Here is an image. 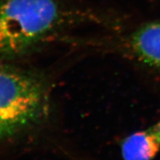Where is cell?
Masks as SVG:
<instances>
[{
	"mask_svg": "<svg viewBox=\"0 0 160 160\" xmlns=\"http://www.w3.org/2000/svg\"><path fill=\"white\" fill-rule=\"evenodd\" d=\"M49 111V92L43 80L0 64V140L39 124Z\"/></svg>",
	"mask_w": 160,
	"mask_h": 160,
	"instance_id": "7a4b0ae2",
	"label": "cell"
},
{
	"mask_svg": "<svg viewBox=\"0 0 160 160\" xmlns=\"http://www.w3.org/2000/svg\"><path fill=\"white\" fill-rule=\"evenodd\" d=\"M160 150V120L130 134L121 143L123 160H153Z\"/></svg>",
	"mask_w": 160,
	"mask_h": 160,
	"instance_id": "3957f363",
	"label": "cell"
},
{
	"mask_svg": "<svg viewBox=\"0 0 160 160\" xmlns=\"http://www.w3.org/2000/svg\"><path fill=\"white\" fill-rule=\"evenodd\" d=\"M61 20L57 0H0V58L25 55Z\"/></svg>",
	"mask_w": 160,
	"mask_h": 160,
	"instance_id": "6da1fadb",
	"label": "cell"
},
{
	"mask_svg": "<svg viewBox=\"0 0 160 160\" xmlns=\"http://www.w3.org/2000/svg\"><path fill=\"white\" fill-rule=\"evenodd\" d=\"M130 46L142 63L160 68V20L139 27L131 37Z\"/></svg>",
	"mask_w": 160,
	"mask_h": 160,
	"instance_id": "277c9868",
	"label": "cell"
}]
</instances>
